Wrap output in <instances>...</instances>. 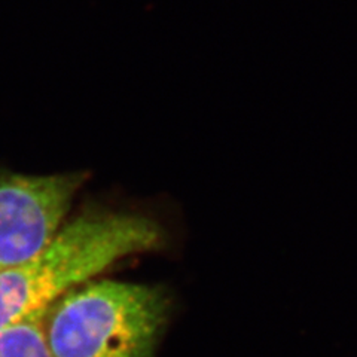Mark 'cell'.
<instances>
[{"label": "cell", "instance_id": "cell-3", "mask_svg": "<svg viewBox=\"0 0 357 357\" xmlns=\"http://www.w3.org/2000/svg\"><path fill=\"white\" fill-rule=\"evenodd\" d=\"M82 181L84 174H0V273L55 236Z\"/></svg>", "mask_w": 357, "mask_h": 357}, {"label": "cell", "instance_id": "cell-2", "mask_svg": "<svg viewBox=\"0 0 357 357\" xmlns=\"http://www.w3.org/2000/svg\"><path fill=\"white\" fill-rule=\"evenodd\" d=\"M167 314L160 287L89 282L55 301L42 331L51 357H152Z\"/></svg>", "mask_w": 357, "mask_h": 357}, {"label": "cell", "instance_id": "cell-1", "mask_svg": "<svg viewBox=\"0 0 357 357\" xmlns=\"http://www.w3.org/2000/svg\"><path fill=\"white\" fill-rule=\"evenodd\" d=\"M161 240L160 227L139 215L93 213L72 220L29 259L0 273V329L43 317L69 290Z\"/></svg>", "mask_w": 357, "mask_h": 357}, {"label": "cell", "instance_id": "cell-4", "mask_svg": "<svg viewBox=\"0 0 357 357\" xmlns=\"http://www.w3.org/2000/svg\"><path fill=\"white\" fill-rule=\"evenodd\" d=\"M42 319L0 329V357H51L43 338Z\"/></svg>", "mask_w": 357, "mask_h": 357}]
</instances>
